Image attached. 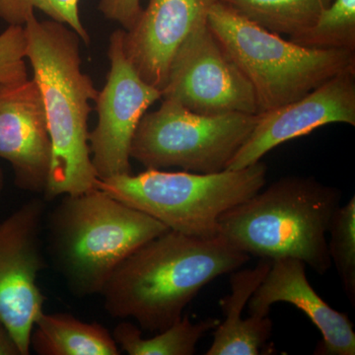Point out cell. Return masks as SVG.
<instances>
[{"mask_svg": "<svg viewBox=\"0 0 355 355\" xmlns=\"http://www.w3.org/2000/svg\"><path fill=\"white\" fill-rule=\"evenodd\" d=\"M305 266L303 261L288 257L270 261L265 279L248 302L250 314L268 316L272 305L288 303L302 311L321 331L315 354L354 355V324L347 314L324 302L310 286Z\"/></svg>", "mask_w": 355, "mask_h": 355, "instance_id": "5bb4252c", "label": "cell"}, {"mask_svg": "<svg viewBox=\"0 0 355 355\" xmlns=\"http://www.w3.org/2000/svg\"><path fill=\"white\" fill-rule=\"evenodd\" d=\"M26 58L43 101L51 142V165L46 202L96 188L88 120L98 90L83 71L80 38L55 21H39L35 14L24 25Z\"/></svg>", "mask_w": 355, "mask_h": 355, "instance_id": "7a4b0ae2", "label": "cell"}, {"mask_svg": "<svg viewBox=\"0 0 355 355\" xmlns=\"http://www.w3.org/2000/svg\"><path fill=\"white\" fill-rule=\"evenodd\" d=\"M207 25L251 83L259 114L279 108L355 65V51L305 48L217 1Z\"/></svg>", "mask_w": 355, "mask_h": 355, "instance_id": "8992f818", "label": "cell"}, {"mask_svg": "<svg viewBox=\"0 0 355 355\" xmlns=\"http://www.w3.org/2000/svg\"><path fill=\"white\" fill-rule=\"evenodd\" d=\"M4 187V174L3 171H2L1 168H0V195H1V191L3 190Z\"/></svg>", "mask_w": 355, "mask_h": 355, "instance_id": "d4e9b609", "label": "cell"}, {"mask_svg": "<svg viewBox=\"0 0 355 355\" xmlns=\"http://www.w3.org/2000/svg\"><path fill=\"white\" fill-rule=\"evenodd\" d=\"M141 0H100L99 10L108 20L119 23L125 31L132 29L144 8Z\"/></svg>", "mask_w": 355, "mask_h": 355, "instance_id": "603a6c76", "label": "cell"}, {"mask_svg": "<svg viewBox=\"0 0 355 355\" xmlns=\"http://www.w3.org/2000/svg\"><path fill=\"white\" fill-rule=\"evenodd\" d=\"M343 193L313 177L287 176L222 214L218 236L250 257L295 258L324 275L328 234Z\"/></svg>", "mask_w": 355, "mask_h": 355, "instance_id": "277c9868", "label": "cell"}, {"mask_svg": "<svg viewBox=\"0 0 355 355\" xmlns=\"http://www.w3.org/2000/svg\"><path fill=\"white\" fill-rule=\"evenodd\" d=\"M219 322L209 318L193 324L184 316L151 338H142L139 327L121 322L112 335L119 349L130 355H191L196 354L200 338Z\"/></svg>", "mask_w": 355, "mask_h": 355, "instance_id": "e0dca14e", "label": "cell"}, {"mask_svg": "<svg viewBox=\"0 0 355 355\" xmlns=\"http://www.w3.org/2000/svg\"><path fill=\"white\" fill-rule=\"evenodd\" d=\"M24 26L8 25L0 33V87L29 79Z\"/></svg>", "mask_w": 355, "mask_h": 355, "instance_id": "7402d4cb", "label": "cell"}, {"mask_svg": "<svg viewBox=\"0 0 355 355\" xmlns=\"http://www.w3.org/2000/svg\"><path fill=\"white\" fill-rule=\"evenodd\" d=\"M218 0H149L132 29L125 31V55L147 83L162 91L173 58L191 32L207 23Z\"/></svg>", "mask_w": 355, "mask_h": 355, "instance_id": "4fadbf2b", "label": "cell"}, {"mask_svg": "<svg viewBox=\"0 0 355 355\" xmlns=\"http://www.w3.org/2000/svg\"><path fill=\"white\" fill-rule=\"evenodd\" d=\"M328 233L329 254L350 303L355 304V197L338 207L331 218Z\"/></svg>", "mask_w": 355, "mask_h": 355, "instance_id": "ffe728a7", "label": "cell"}, {"mask_svg": "<svg viewBox=\"0 0 355 355\" xmlns=\"http://www.w3.org/2000/svg\"><path fill=\"white\" fill-rule=\"evenodd\" d=\"M0 158L12 167L17 188L44 195L51 171V142L34 79L0 87Z\"/></svg>", "mask_w": 355, "mask_h": 355, "instance_id": "7c38bea8", "label": "cell"}, {"mask_svg": "<svg viewBox=\"0 0 355 355\" xmlns=\"http://www.w3.org/2000/svg\"><path fill=\"white\" fill-rule=\"evenodd\" d=\"M0 355H21L17 343L1 319H0Z\"/></svg>", "mask_w": 355, "mask_h": 355, "instance_id": "cb8c5ba5", "label": "cell"}, {"mask_svg": "<svg viewBox=\"0 0 355 355\" xmlns=\"http://www.w3.org/2000/svg\"><path fill=\"white\" fill-rule=\"evenodd\" d=\"M266 173L268 168L261 161L243 169L210 174L146 169L137 175L98 179L96 188L170 230L212 239L218 236L222 214L260 191Z\"/></svg>", "mask_w": 355, "mask_h": 355, "instance_id": "5b68a950", "label": "cell"}, {"mask_svg": "<svg viewBox=\"0 0 355 355\" xmlns=\"http://www.w3.org/2000/svg\"><path fill=\"white\" fill-rule=\"evenodd\" d=\"M170 230L148 214L95 188L62 196L46 214V253L76 297L100 294L121 261Z\"/></svg>", "mask_w": 355, "mask_h": 355, "instance_id": "3957f363", "label": "cell"}, {"mask_svg": "<svg viewBox=\"0 0 355 355\" xmlns=\"http://www.w3.org/2000/svg\"><path fill=\"white\" fill-rule=\"evenodd\" d=\"M270 268V261L260 260L254 268L231 273V293L222 299L224 321L219 322L214 333L211 347L207 355H259L272 333L268 316L251 315L243 319L242 312Z\"/></svg>", "mask_w": 355, "mask_h": 355, "instance_id": "9a60e30c", "label": "cell"}, {"mask_svg": "<svg viewBox=\"0 0 355 355\" xmlns=\"http://www.w3.org/2000/svg\"><path fill=\"white\" fill-rule=\"evenodd\" d=\"M80 0H0V19L8 25L24 26L34 11L40 10L51 20L69 27L83 44H90V36L79 14Z\"/></svg>", "mask_w": 355, "mask_h": 355, "instance_id": "44dd1931", "label": "cell"}, {"mask_svg": "<svg viewBox=\"0 0 355 355\" xmlns=\"http://www.w3.org/2000/svg\"><path fill=\"white\" fill-rule=\"evenodd\" d=\"M331 123L355 125V65L295 101L258 114L251 135L226 169L249 167L280 144Z\"/></svg>", "mask_w": 355, "mask_h": 355, "instance_id": "8fae6325", "label": "cell"}, {"mask_svg": "<svg viewBox=\"0 0 355 355\" xmlns=\"http://www.w3.org/2000/svg\"><path fill=\"white\" fill-rule=\"evenodd\" d=\"M125 30L110 37V70L95 100L98 123L89 132L91 159L98 179L132 174L130 147L142 116L162 99L159 89L144 80L123 49Z\"/></svg>", "mask_w": 355, "mask_h": 355, "instance_id": "30bf717a", "label": "cell"}, {"mask_svg": "<svg viewBox=\"0 0 355 355\" xmlns=\"http://www.w3.org/2000/svg\"><path fill=\"white\" fill-rule=\"evenodd\" d=\"M289 40L305 48L355 51V0H333L309 29Z\"/></svg>", "mask_w": 355, "mask_h": 355, "instance_id": "d6986e66", "label": "cell"}, {"mask_svg": "<svg viewBox=\"0 0 355 355\" xmlns=\"http://www.w3.org/2000/svg\"><path fill=\"white\" fill-rule=\"evenodd\" d=\"M162 100L157 110L142 116L130 147V158L146 169L223 171L258 121V114H196Z\"/></svg>", "mask_w": 355, "mask_h": 355, "instance_id": "52a82bcc", "label": "cell"}, {"mask_svg": "<svg viewBox=\"0 0 355 355\" xmlns=\"http://www.w3.org/2000/svg\"><path fill=\"white\" fill-rule=\"evenodd\" d=\"M250 259L220 236L200 239L168 230L121 261L100 295L112 317L130 318L140 330L161 331L183 317L203 287Z\"/></svg>", "mask_w": 355, "mask_h": 355, "instance_id": "6da1fadb", "label": "cell"}, {"mask_svg": "<svg viewBox=\"0 0 355 355\" xmlns=\"http://www.w3.org/2000/svg\"><path fill=\"white\" fill-rule=\"evenodd\" d=\"M30 347L39 355H119L114 336L98 323L67 313H43L33 327Z\"/></svg>", "mask_w": 355, "mask_h": 355, "instance_id": "2e32d148", "label": "cell"}, {"mask_svg": "<svg viewBox=\"0 0 355 355\" xmlns=\"http://www.w3.org/2000/svg\"><path fill=\"white\" fill-rule=\"evenodd\" d=\"M46 214V200L36 198L0 222V319L21 355L30 354L33 327L44 313L37 280L48 268L42 238Z\"/></svg>", "mask_w": 355, "mask_h": 355, "instance_id": "ba28073f", "label": "cell"}, {"mask_svg": "<svg viewBox=\"0 0 355 355\" xmlns=\"http://www.w3.org/2000/svg\"><path fill=\"white\" fill-rule=\"evenodd\" d=\"M266 31L297 36L333 0H219Z\"/></svg>", "mask_w": 355, "mask_h": 355, "instance_id": "ac0fdd59", "label": "cell"}, {"mask_svg": "<svg viewBox=\"0 0 355 355\" xmlns=\"http://www.w3.org/2000/svg\"><path fill=\"white\" fill-rule=\"evenodd\" d=\"M161 93L196 114H259L251 83L207 23L177 51Z\"/></svg>", "mask_w": 355, "mask_h": 355, "instance_id": "9c48e42d", "label": "cell"}]
</instances>
